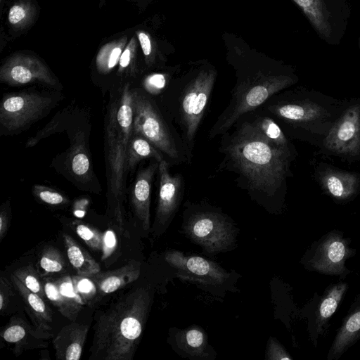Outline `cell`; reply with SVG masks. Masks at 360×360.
Segmentation results:
<instances>
[{
	"label": "cell",
	"mask_w": 360,
	"mask_h": 360,
	"mask_svg": "<svg viewBox=\"0 0 360 360\" xmlns=\"http://www.w3.org/2000/svg\"><path fill=\"white\" fill-rule=\"evenodd\" d=\"M348 288L346 283L340 282L330 286L319 304L315 319V331L321 333L330 317L337 310Z\"/></svg>",
	"instance_id": "cb8c5ba5"
},
{
	"label": "cell",
	"mask_w": 360,
	"mask_h": 360,
	"mask_svg": "<svg viewBox=\"0 0 360 360\" xmlns=\"http://www.w3.org/2000/svg\"><path fill=\"white\" fill-rule=\"evenodd\" d=\"M32 193L37 200L50 206L63 207L70 202L69 198L64 193L45 185H33Z\"/></svg>",
	"instance_id": "1f68e13d"
},
{
	"label": "cell",
	"mask_w": 360,
	"mask_h": 360,
	"mask_svg": "<svg viewBox=\"0 0 360 360\" xmlns=\"http://www.w3.org/2000/svg\"><path fill=\"white\" fill-rule=\"evenodd\" d=\"M63 238L69 262L77 274L90 276L101 271L99 264L74 238L65 233Z\"/></svg>",
	"instance_id": "d4e9b609"
},
{
	"label": "cell",
	"mask_w": 360,
	"mask_h": 360,
	"mask_svg": "<svg viewBox=\"0 0 360 360\" xmlns=\"http://www.w3.org/2000/svg\"><path fill=\"white\" fill-rule=\"evenodd\" d=\"M42 283L46 298L56 309L70 321H76L82 308L70 302L61 294L53 278L43 277Z\"/></svg>",
	"instance_id": "f1b7e54d"
},
{
	"label": "cell",
	"mask_w": 360,
	"mask_h": 360,
	"mask_svg": "<svg viewBox=\"0 0 360 360\" xmlns=\"http://www.w3.org/2000/svg\"><path fill=\"white\" fill-rule=\"evenodd\" d=\"M32 16V9L30 4L19 2L14 4L8 11V20L15 27H22L27 24Z\"/></svg>",
	"instance_id": "d590c367"
},
{
	"label": "cell",
	"mask_w": 360,
	"mask_h": 360,
	"mask_svg": "<svg viewBox=\"0 0 360 360\" xmlns=\"http://www.w3.org/2000/svg\"><path fill=\"white\" fill-rule=\"evenodd\" d=\"M13 274L32 292L44 299L46 297L42 279L40 278L39 274L32 265L20 267Z\"/></svg>",
	"instance_id": "836d02e7"
},
{
	"label": "cell",
	"mask_w": 360,
	"mask_h": 360,
	"mask_svg": "<svg viewBox=\"0 0 360 360\" xmlns=\"http://www.w3.org/2000/svg\"><path fill=\"white\" fill-rule=\"evenodd\" d=\"M176 70H167L160 72H153L145 75L139 83L134 86H136L142 89L144 92L157 98L160 96L174 78Z\"/></svg>",
	"instance_id": "f546056e"
},
{
	"label": "cell",
	"mask_w": 360,
	"mask_h": 360,
	"mask_svg": "<svg viewBox=\"0 0 360 360\" xmlns=\"http://www.w3.org/2000/svg\"><path fill=\"white\" fill-rule=\"evenodd\" d=\"M15 286L11 281L1 276L0 279V311L1 314L8 309L11 301L15 297Z\"/></svg>",
	"instance_id": "74e56055"
},
{
	"label": "cell",
	"mask_w": 360,
	"mask_h": 360,
	"mask_svg": "<svg viewBox=\"0 0 360 360\" xmlns=\"http://www.w3.org/2000/svg\"><path fill=\"white\" fill-rule=\"evenodd\" d=\"M319 37L331 46L339 45L352 13L351 0H293Z\"/></svg>",
	"instance_id": "9c48e42d"
},
{
	"label": "cell",
	"mask_w": 360,
	"mask_h": 360,
	"mask_svg": "<svg viewBox=\"0 0 360 360\" xmlns=\"http://www.w3.org/2000/svg\"><path fill=\"white\" fill-rule=\"evenodd\" d=\"M89 326L75 321L64 326L53 339L58 359L79 360L85 344Z\"/></svg>",
	"instance_id": "ac0fdd59"
},
{
	"label": "cell",
	"mask_w": 360,
	"mask_h": 360,
	"mask_svg": "<svg viewBox=\"0 0 360 360\" xmlns=\"http://www.w3.org/2000/svg\"><path fill=\"white\" fill-rule=\"evenodd\" d=\"M242 117L267 140L279 147L290 149L288 140L281 126L261 108Z\"/></svg>",
	"instance_id": "603a6c76"
},
{
	"label": "cell",
	"mask_w": 360,
	"mask_h": 360,
	"mask_svg": "<svg viewBox=\"0 0 360 360\" xmlns=\"http://www.w3.org/2000/svg\"><path fill=\"white\" fill-rule=\"evenodd\" d=\"M116 238L113 231L108 230L103 234L102 259H106L114 251L116 246Z\"/></svg>",
	"instance_id": "60d3db41"
},
{
	"label": "cell",
	"mask_w": 360,
	"mask_h": 360,
	"mask_svg": "<svg viewBox=\"0 0 360 360\" xmlns=\"http://www.w3.org/2000/svg\"><path fill=\"white\" fill-rule=\"evenodd\" d=\"M1 337L6 342L13 345L14 352L19 354L24 349L30 347L31 338L47 339L51 335L41 333L34 326H30L19 317H13L1 330Z\"/></svg>",
	"instance_id": "7402d4cb"
},
{
	"label": "cell",
	"mask_w": 360,
	"mask_h": 360,
	"mask_svg": "<svg viewBox=\"0 0 360 360\" xmlns=\"http://www.w3.org/2000/svg\"><path fill=\"white\" fill-rule=\"evenodd\" d=\"M11 205L9 200L4 202L0 211V240L6 236L8 230L11 220Z\"/></svg>",
	"instance_id": "ab89813d"
},
{
	"label": "cell",
	"mask_w": 360,
	"mask_h": 360,
	"mask_svg": "<svg viewBox=\"0 0 360 360\" xmlns=\"http://www.w3.org/2000/svg\"><path fill=\"white\" fill-rule=\"evenodd\" d=\"M127 37L112 41L99 50L95 60L97 72L102 76H107L118 65L121 54L127 46Z\"/></svg>",
	"instance_id": "83f0119b"
},
{
	"label": "cell",
	"mask_w": 360,
	"mask_h": 360,
	"mask_svg": "<svg viewBox=\"0 0 360 360\" xmlns=\"http://www.w3.org/2000/svg\"><path fill=\"white\" fill-rule=\"evenodd\" d=\"M321 182L325 191L333 198L344 200L356 193L359 178L353 173L328 169L321 174Z\"/></svg>",
	"instance_id": "44dd1931"
},
{
	"label": "cell",
	"mask_w": 360,
	"mask_h": 360,
	"mask_svg": "<svg viewBox=\"0 0 360 360\" xmlns=\"http://www.w3.org/2000/svg\"><path fill=\"white\" fill-rule=\"evenodd\" d=\"M324 146L337 153L356 156L360 153V105L348 108L330 129Z\"/></svg>",
	"instance_id": "9a60e30c"
},
{
	"label": "cell",
	"mask_w": 360,
	"mask_h": 360,
	"mask_svg": "<svg viewBox=\"0 0 360 360\" xmlns=\"http://www.w3.org/2000/svg\"><path fill=\"white\" fill-rule=\"evenodd\" d=\"M359 51H360V38H359Z\"/></svg>",
	"instance_id": "b9f144b4"
},
{
	"label": "cell",
	"mask_w": 360,
	"mask_h": 360,
	"mask_svg": "<svg viewBox=\"0 0 360 360\" xmlns=\"http://www.w3.org/2000/svg\"><path fill=\"white\" fill-rule=\"evenodd\" d=\"M91 121L90 109L72 101L29 139L25 147H33L53 134L65 132L69 147L53 158L50 167L77 189L99 195L102 188L93 168L90 151Z\"/></svg>",
	"instance_id": "277c9868"
},
{
	"label": "cell",
	"mask_w": 360,
	"mask_h": 360,
	"mask_svg": "<svg viewBox=\"0 0 360 360\" xmlns=\"http://www.w3.org/2000/svg\"><path fill=\"white\" fill-rule=\"evenodd\" d=\"M159 162L152 159L149 164L140 168L130 190V204L135 219L144 231L150 226V198L153 179L158 172Z\"/></svg>",
	"instance_id": "2e32d148"
},
{
	"label": "cell",
	"mask_w": 360,
	"mask_h": 360,
	"mask_svg": "<svg viewBox=\"0 0 360 360\" xmlns=\"http://www.w3.org/2000/svg\"><path fill=\"white\" fill-rule=\"evenodd\" d=\"M137 39L141 45L145 57V63L148 68H153L156 64V55L150 35L143 31L136 32Z\"/></svg>",
	"instance_id": "8d00e7d4"
},
{
	"label": "cell",
	"mask_w": 360,
	"mask_h": 360,
	"mask_svg": "<svg viewBox=\"0 0 360 360\" xmlns=\"http://www.w3.org/2000/svg\"><path fill=\"white\" fill-rule=\"evenodd\" d=\"M11 280L22 298L32 325L41 333L52 336L53 313L44 298L26 288L15 274L11 275Z\"/></svg>",
	"instance_id": "e0dca14e"
},
{
	"label": "cell",
	"mask_w": 360,
	"mask_h": 360,
	"mask_svg": "<svg viewBox=\"0 0 360 360\" xmlns=\"http://www.w3.org/2000/svg\"><path fill=\"white\" fill-rule=\"evenodd\" d=\"M146 159L158 162L165 160L164 155L146 138L133 131L127 155V170L133 172L136 165Z\"/></svg>",
	"instance_id": "4316f807"
},
{
	"label": "cell",
	"mask_w": 360,
	"mask_h": 360,
	"mask_svg": "<svg viewBox=\"0 0 360 360\" xmlns=\"http://www.w3.org/2000/svg\"><path fill=\"white\" fill-rule=\"evenodd\" d=\"M266 358L269 360L292 359L282 345L274 338L269 340Z\"/></svg>",
	"instance_id": "f35d334b"
},
{
	"label": "cell",
	"mask_w": 360,
	"mask_h": 360,
	"mask_svg": "<svg viewBox=\"0 0 360 360\" xmlns=\"http://www.w3.org/2000/svg\"><path fill=\"white\" fill-rule=\"evenodd\" d=\"M220 138L218 150L224 157L216 172L233 174L236 185L252 199L269 204L289 176L291 150L267 140L243 117Z\"/></svg>",
	"instance_id": "6da1fadb"
},
{
	"label": "cell",
	"mask_w": 360,
	"mask_h": 360,
	"mask_svg": "<svg viewBox=\"0 0 360 360\" xmlns=\"http://www.w3.org/2000/svg\"><path fill=\"white\" fill-rule=\"evenodd\" d=\"M140 273L141 263L131 259L119 269L103 272L99 271L89 276L96 286L98 301L105 295L115 292L136 281Z\"/></svg>",
	"instance_id": "d6986e66"
},
{
	"label": "cell",
	"mask_w": 360,
	"mask_h": 360,
	"mask_svg": "<svg viewBox=\"0 0 360 360\" xmlns=\"http://www.w3.org/2000/svg\"><path fill=\"white\" fill-rule=\"evenodd\" d=\"M131 84H115L108 91L104 115V159L107 212L121 231L125 228L127 155L133 134Z\"/></svg>",
	"instance_id": "3957f363"
},
{
	"label": "cell",
	"mask_w": 360,
	"mask_h": 360,
	"mask_svg": "<svg viewBox=\"0 0 360 360\" xmlns=\"http://www.w3.org/2000/svg\"><path fill=\"white\" fill-rule=\"evenodd\" d=\"M349 240L337 231H330L312 244L303 260L306 269L345 278L349 271L345 261L355 254Z\"/></svg>",
	"instance_id": "8fae6325"
},
{
	"label": "cell",
	"mask_w": 360,
	"mask_h": 360,
	"mask_svg": "<svg viewBox=\"0 0 360 360\" xmlns=\"http://www.w3.org/2000/svg\"><path fill=\"white\" fill-rule=\"evenodd\" d=\"M72 224L78 236L89 248L94 250L102 251L103 235L101 232L79 220H74Z\"/></svg>",
	"instance_id": "e575fe53"
},
{
	"label": "cell",
	"mask_w": 360,
	"mask_h": 360,
	"mask_svg": "<svg viewBox=\"0 0 360 360\" xmlns=\"http://www.w3.org/2000/svg\"><path fill=\"white\" fill-rule=\"evenodd\" d=\"M233 65L236 84L229 102L208 131L209 139L220 136L243 115L258 108L271 96L297 81L289 69L267 59L238 60Z\"/></svg>",
	"instance_id": "8992f818"
},
{
	"label": "cell",
	"mask_w": 360,
	"mask_h": 360,
	"mask_svg": "<svg viewBox=\"0 0 360 360\" xmlns=\"http://www.w3.org/2000/svg\"><path fill=\"white\" fill-rule=\"evenodd\" d=\"M205 208L193 210L184 226V232L208 254L227 250L235 242L233 225L219 211Z\"/></svg>",
	"instance_id": "30bf717a"
},
{
	"label": "cell",
	"mask_w": 360,
	"mask_h": 360,
	"mask_svg": "<svg viewBox=\"0 0 360 360\" xmlns=\"http://www.w3.org/2000/svg\"><path fill=\"white\" fill-rule=\"evenodd\" d=\"M133 131L149 141L171 166L190 165L184 146L155 98L131 85Z\"/></svg>",
	"instance_id": "52a82bcc"
},
{
	"label": "cell",
	"mask_w": 360,
	"mask_h": 360,
	"mask_svg": "<svg viewBox=\"0 0 360 360\" xmlns=\"http://www.w3.org/2000/svg\"><path fill=\"white\" fill-rule=\"evenodd\" d=\"M153 302L149 288H131L94 314L91 360H131Z\"/></svg>",
	"instance_id": "7a4b0ae2"
},
{
	"label": "cell",
	"mask_w": 360,
	"mask_h": 360,
	"mask_svg": "<svg viewBox=\"0 0 360 360\" xmlns=\"http://www.w3.org/2000/svg\"><path fill=\"white\" fill-rule=\"evenodd\" d=\"M165 259L176 270L177 276L183 281L219 285L229 276L217 263L200 256H187L177 250H169L165 253Z\"/></svg>",
	"instance_id": "5bb4252c"
},
{
	"label": "cell",
	"mask_w": 360,
	"mask_h": 360,
	"mask_svg": "<svg viewBox=\"0 0 360 360\" xmlns=\"http://www.w3.org/2000/svg\"><path fill=\"white\" fill-rule=\"evenodd\" d=\"M175 340L177 347L187 354L202 359L210 354L207 335L199 326L179 330Z\"/></svg>",
	"instance_id": "484cf974"
},
{
	"label": "cell",
	"mask_w": 360,
	"mask_h": 360,
	"mask_svg": "<svg viewBox=\"0 0 360 360\" xmlns=\"http://www.w3.org/2000/svg\"><path fill=\"white\" fill-rule=\"evenodd\" d=\"M360 339V305L344 319L328 354V360L338 359Z\"/></svg>",
	"instance_id": "ffe728a7"
},
{
	"label": "cell",
	"mask_w": 360,
	"mask_h": 360,
	"mask_svg": "<svg viewBox=\"0 0 360 360\" xmlns=\"http://www.w3.org/2000/svg\"><path fill=\"white\" fill-rule=\"evenodd\" d=\"M0 82L11 86L39 84L58 91L63 88L42 60L25 53H17L6 60L0 68Z\"/></svg>",
	"instance_id": "7c38bea8"
},
{
	"label": "cell",
	"mask_w": 360,
	"mask_h": 360,
	"mask_svg": "<svg viewBox=\"0 0 360 360\" xmlns=\"http://www.w3.org/2000/svg\"><path fill=\"white\" fill-rule=\"evenodd\" d=\"M217 77L215 68L208 63L191 65L174 76L156 99L167 120L179 135L190 162L195 139L211 101Z\"/></svg>",
	"instance_id": "5b68a950"
},
{
	"label": "cell",
	"mask_w": 360,
	"mask_h": 360,
	"mask_svg": "<svg viewBox=\"0 0 360 360\" xmlns=\"http://www.w3.org/2000/svg\"><path fill=\"white\" fill-rule=\"evenodd\" d=\"M63 98L62 91L49 88L4 94L0 104V135L24 131L47 116Z\"/></svg>",
	"instance_id": "ba28073f"
},
{
	"label": "cell",
	"mask_w": 360,
	"mask_h": 360,
	"mask_svg": "<svg viewBox=\"0 0 360 360\" xmlns=\"http://www.w3.org/2000/svg\"><path fill=\"white\" fill-rule=\"evenodd\" d=\"M74 288L84 304L93 306L98 301L97 288L89 276L77 274L72 276Z\"/></svg>",
	"instance_id": "d6a6232c"
},
{
	"label": "cell",
	"mask_w": 360,
	"mask_h": 360,
	"mask_svg": "<svg viewBox=\"0 0 360 360\" xmlns=\"http://www.w3.org/2000/svg\"><path fill=\"white\" fill-rule=\"evenodd\" d=\"M171 165L166 160L159 162L158 169V191L153 230L161 233L168 227L183 200L185 181L180 173L171 174Z\"/></svg>",
	"instance_id": "4fadbf2b"
},
{
	"label": "cell",
	"mask_w": 360,
	"mask_h": 360,
	"mask_svg": "<svg viewBox=\"0 0 360 360\" xmlns=\"http://www.w3.org/2000/svg\"><path fill=\"white\" fill-rule=\"evenodd\" d=\"M38 266L46 274L62 272L65 269V262L62 253L53 246L44 247L39 256Z\"/></svg>",
	"instance_id": "4dcf8cb0"
}]
</instances>
